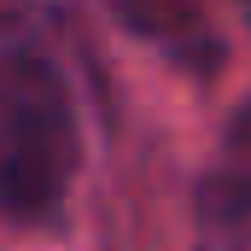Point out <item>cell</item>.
<instances>
[{
    "label": "cell",
    "instance_id": "1",
    "mask_svg": "<svg viewBox=\"0 0 251 251\" xmlns=\"http://www.w3.org/2000/svg\"><path fill=\"white\" fill-rule=\"evenodd\" d=\"M82 164L76 100L41 53H0V216L47 222Z\"/></svg>",
    "mask_w": 251,
    "mask_h": 251
},
{
    "label": "cell",
    "instance_id": "3",
    "mask_svg": "<svg viewBox=\"0 0 251 251\" xmlns=\"http://www.w3.org/2000/svg\"><path fill=\"white\" fill-rule=\"evenodd\" d=\"M234 146H251V111H246V123L234 128Z\"/></svg>",
    "mask_w": 251,
    "mask_h": 251
},
{
    "label": "cell",
    "instance_id": "4",
    "mask_svg": "<svg viewBox=\"0 0 251 251\" xmlns=\"http://www.w3.org/2000/svg\"><path fill=\"white\" fill-rule=\"evenodd\" d=\"M240 12H246V24H251V0H240Z\"/></svg>",
    "mask_w": 251,
    "mask_h": 251
},
{
    "label": "cell",
    "instance_id": "2",
    "mask_svg": "<svg viewBox=\"0 0 251 251\" xmlns=\"http://www.w3.org/2000/svg\"><path fill=\"white\" fill-rule=\"evenodd\" d=\"M111 12L123 18L134 35L170 47V53H193L204 59L210 24H204V0H111Z\"/></svg>",
    "mask_w": 251,
    "mask_h": 251
}]
</instances>
